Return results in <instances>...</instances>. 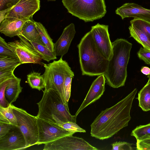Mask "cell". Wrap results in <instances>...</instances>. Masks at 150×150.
<instances>
[{
    "mask_svg": "<svg viewBox=\"0 0 150 150\" xmlns=\"http://www.w3.org/2000/svg\"><path fill=\"white\" fill-rule=\"evenodd\" d=\"M135 88L112 107L101 111L91 125V135L100 140L108 139L127 127L131 119L130 112L137 92Z\"/></svg>",
    "mask_w": 150,
    "mask_h": 150,
    "instance_id": "1",
    "label": "cell"
},
{
    "mask_svg": "<svg viewBox=\"0 0 150 150\" xmlns=\"http://www.w3.org/2000/svg\"><path fill=\"white\" fill-rule=\"evenodd\" d=\"M112 43V55L103 74L107 84L117 88L125 85L132 44L122 38L117 39Z\"/></svg>",
    "mask_w": 150,
    "mask_h": 150,
    "instance_id": "2",
    "label": "cell"
},
{
    "mask_svg": "<svg viewBox=\"0 0 150 150\" xmlns=\"http://www.w3.org/2000/svg\"><path fill=\"white\" fill-rule=\"evenodd\" d=\"M40 100L37 103L38 118L59 125L67 122L76 123V115H72L57 91L50 89L44 90Z\"/></svg>",
    "mask_w": 150,
    "mask_h": 150,
    "instance_id": "3",
    "label": "cell"
},
{
    "mask_svg": "<svg viewBox=\"0 0 150 150\" xmlns=\"http://www.w3.org/2000/svg\"><path fill=\"white\" fill-rule=\"evenodd\" d=\"M77 47L82 75L98 76L105 73L109 60L98 50L90 31L83 37Z\"/></svg>",
    "mask_w": 150,
    "mask_h": 150,
    "instance_id": "4",
    "label": "cell"
},
{
    "mask_svg": "<svg viewBox=\"0 0 150 150\" xmlns=\"http://www.w3.org/2000/svg\"><path fill=\"white\" fill-rule=\"evenodd\" d=\"M45 70L42 75L45 84V91L52 89L56 90L59 93L64 104L69 108L68 102L66 100L63 84L66 77L70 75L74 76L67 62L61 56L57 61L54 60L48 64L41 62Z\"/></svg>",
    "mask_w": 150,
    "mask_h": 150,
    "instance_id": "5",
    "label": "cell"
},
{
    "mask_svg": "<svg viewBox=\"0 0 150 150\" xmlns=\"http://www.w3.org/2000/svg\"><path fill=\"white\" fill-rule=\"evenodd\" d=\"M68 12L85 22L104 16L107 11L104 0H62Z\"/></svg>",
    "mask_w": 150,
    "mask_h": 150,
    "instance_id": "6",
    "label": "cell"
},
{
    "mask_svg": "<svg viewBox=\"0 0 150 150\" xmlns=\"http://www.w3.org/2000/svg\"><path fill=\"white\" fill-rule=\"evenodd\" d=\"M13 111L17 119L18 126L25 138L26 148L37 144L39 131L38 117L12 104Z\"/></svg>",
    "mask_w": 150,
    "mask_h": 150,
    "instance_id": "7",
    "label": "cell"
},
{
    "mask_svg": "<svg viewBox=\"0 0 150 150\" xmlns=\"http://www.w3.org/2000/svg\"><path fill=\"white\" fill-rule=\"evenodd\" d=\"M17 36L19 40L8 43L21 64L28 63L41 64L42 59L30 42L21 35Z\"/></svg>",
    "mask_w": 150,
    "mask_h": 150,
    "instance_id": "8",
    "label": "cell"
},
{
    "mask_svg": "<svg viewBox=\"0 0 150 150\" xmlns=\"http://www.w3.org/2000/svg\"><path fill=\"white\" fill-rule=\"evenodd\" d=\"M44 150H97L82 138L65 136L45 144Z\"/></svg>",
    "mask_w": 150,
    "mask_h": 150,
    "instance_id": "9",
    "label": "cell"
},
{
    "mask_svg": "<svg viewBox=\"0 0 150 150\" xmlns=\"http://www.w3.org/2000/svg\"><path fill=\"white\" fill-rule=\"evenodd\" d=\"M39 137L37 144H45L61 137L75 133L59 126L38 117Z\"/></svg>",
    "mask_w": 150,
    "mask_h": 150,
    "instance_id": "10",
    "label": "cell"
},
{
    "mask_svg": "<svg viewBox=\"0 0 150 150\" xmlns=\"http://www.w3.org/2000/svg\"><path fill=\"white\" fill-rule=\"evenodd\" d=\"M108 29V25L98 23L92 26L90 31L98 50L105 58L109 60L112 56V51Z\"/></svg>",
    "mask_w": 150,
    "mask_h": 150,
    "instance_id": "11",
    "label": "cell"
},
{
    "mask_svg": "<svg viewBox=\"0 0 150 150\" xmlns=\"http://www.w3.org/2000/svg\"><path fill=\"white\" fill-rule=\"evenodd\" d=\"M40 8V0H20L6 13L5 18L13 17L25 21L33 19V16Z\"/></svg>",
    "mask_w": 150,
    "mask_h": 150,
    "instance_id": "12",
    "label": "cell"
},
{
    "mask_svg": "<svg viewBox=\"0 0 150 150\" xmlns=\"http://www.w3.org/2000/svg\"><path fill=\"white\" fill-rule=\"evenodd\" d=\"M129 29L132 37L143 47L150 50V22L134 18L130 21Z\"/></svg>",
    "mask_w": 150,
    "mask_h": 150,
    "instance_id": "13",
    "label": "cell"
},
{
    "mask_svg": "<svg viewBox=\"0 0 150 150\" xmlns=\"http://www.w3.org/2000/svg\"><path fill=\"white\" fill-rule=\"evenodd\" d=\"M24 137L20 129L15 126L0 138V150H17L26 149Z\"/></svg>",
    "mask_w": 150,
    "mask_h": 150,
    "instance_id": "14",
    "label": "cell"
},
{
    "mask_svg": "<svg viewBox=\"0 0 150 150\" xmlns=\"http://www.w3.org/2000/svg\"><path fill=\"white\" fill-rule=\"evenodd\" d=\"M115 12L122 20L126 18L133 17L150 22V9L134 3H126L117 8Z\"/></svg>",
    "mask_w": 150,
    "mask_h": 150,
    "instance_id": "15",
    "label": "cell"
},
{
    "mask_svg": "<svg viewBox=\"0 0 150 150\" xmlns=\"http://www.w3.org/2000/svg\"><path fill=\"white\" fill-rule=\"evenodd\" d=\"M105 78L104 74L98 76L92 83L82 104L75 113L79 114L87 106L99 99L105 91Z\"/></svg>",
    "mask_w": 150,
    "mask_h": 150,
    "instance_id": "16",
    "label": "cell"
},
{
    "mask_svg": "<svg viewBox=\"0 0 150 150\" xmlns=\"http://www.w3.org/2000/svg\"><path fill=\"white\" fill-rule=\"evenodd\" d=\"M76 33L73 23L64 28L62 35L54 43V51L57 56L63 57L67 53Z\"/></svg>",
    "mask_w": 150,
    "mask_h": 150,
    "instance_id": "17",
    "label": "cell"
},
{
    "mask_svg": "<svg viewBox=\"0 0 150 150\" xmlns=\"http://www.w3.org/2000/svg\"><path fill=\"white\" fill-rule=\"evenodd\" d=\"M26 21L13 17L6 18L0 23V32L10 38L18 36Z\"/></svg>",
    "mask_w": 150,
    "mask_h": 150,
    "instance_id": "18",
    "label": "cell"
},
{
    "mask_svg": "<svg viewBox=\"0 0 150 150\" xmlns=\"http://www.w3.org/2000/svg\"><path fill=\"white\" fill-rule=\"evenodd\" d=\"M35 22L33 19L26 21L22 26L20 35L29 41L45 46L36 28Z\"/></svg>",
    "mask_w": 150,
    "mask_h": 150,
    "instance_id": "19",
    "label": "cell"
},
{
    "mask_svg": "<svg viewBox=\"0 0 150 150\" xmlns=\"http://www.w3.org/2000/svg\"><path fill=\"white\" fill-rule=\"evenodd\" d=\"M21 79L16 76L11 78L5 91L6 99L9 104L15 102L21 92L23 88L20 85Z\"/></svg>",
    "mask_w": 150,
    "mask_h": 150,
    "instance_id": "20",
    "label": "cell"
},
{
    "mask_svg": "<svg viewBox=\"0 0 150 150\" xmlns=\"http://www.w3.org/2000/svg\"><path fill=\"white\" fill-rule=\"evenodd\" d=\"M139 106L144 111L150 110V85L148 81L139 92Z\"/></svg>",
    "mask_w": 150,
    "mask_h": 150,
    "instance_id": "21",
    "label": "cell"
},
{
    "mask_svg": "<svg viewBox=\"0 0 150 150\" xmlns=\"http://www.w3.org/2000/svg\"><path fill=\"white\" fill-rule=\"evenodd\" d=\"M28 82L30 86L39 91L45 88V84L42 75L41 73L32 72L27 76Z\"/></svg>",
    "mask_w": 150,
    "mask_h": 150,
    "instance_id": "22",
    "label": "cell"
},
{
    "mask_svg": "<svg viewBox=\"0 0 150 150\" xmlns=\"http://www.w3.org/2000/svg\"><path fill=\"white\" fill-rule=\"evenodd\" d=\"M12 104L7 107L0 106V121L18 126L16 117L13 113Z\"/></svg>",
    "mask_w": 150,
    "mask_h": 150,
    "instance_id": "23",
    "label": "cell"
},
{
    "mask_svg": "<svg viewBox=\"0 0 150 150\" xmlns=\"http://www.w3.org/2000/svg\"><path fill=\"white\" fill-rule=\"evenodd\" d=\"M32 44L34 49L41 56L42 59L48 62L57 59V56L54 52L51 51L45 46L39 44L29 41Z\"/></svg>",
    "mask_w": 150,
    "mask_h": 150,
    "instance_id": "24",
    "label": "cell"
},
{
    "mask_svg": "<svg viewBox=\"0 0 150 150\" xmlns=\"http://www.w3.org/2000/svg\"><path fill=\"white\" fill-rule=\"evenodd\" d=\"M36 28L45 46L51 51L54 52V43L50 38L45 27L40 22H35Z\"/></svg>",
    "mask_w": 150,
    "mask_h": 150,
    "instance_id": "25",
    "label": "cell"
},
{
    "mask_svg": "<svg viewBox=\"0 0 150 150\" xmlns=\"http://www.w3.org/2000/svg\"><path fill=\"white\" fill-rule=\"evenodd\" d=\"M21 64L19 60L16 58L0 55V70L11 69Z\"/></svg>",
    "mask_w": 150,
    "mask_h": 150,
    "instance_id": "26",
    "label": "cell"
},
{
    "mask_svg": "<svg viewBox=\"0 0 150 150\" xmlns=\"http://www.w3.org/2000/svg\"><path fill=\"white\" fill-rule=\"evenodd\" d=\"M150 134V123L143 125L137 126L131 132V135L134 137L137 140Z\"/></svg>",
    "mask_w": 150,
    "mask_h": 150,
    "instance_id": "27",
    "label": "cell"
},
{
    "mask_svg": "<svg viewBox=\"0 0 150 150\" xmlns=\"http://www.w3.org/2000/svg\"><path fill=\"white\" fill-rule=\"evenodd\" d=\"M0 55L18 59L8 43H6L5 40L1 36H0Z\"/></svg>",
    "mask_w": 150,
    "mask_h": 150,
    "instance_id": "28",
    "label": "cell"
},
{
    "mask_svg": "<svg viewBox=\"0 0 150 150\" xmlns=\"http://www.w3.org/2000/svg\"><path fill=\"white\" fill-rule=\"evenodd\" d=\"M58 125L67 131L74 133L77 132H86L85 130L81 127L75 122H67L62 123Z\"/></svg>",
    "mask_w": 150,
    "mask_h": 150,
    "instance_id": "29",
    "label": "cell"
},
{
    "mask_svg": "<svg viewBox=\"0 0 150 150\" xmlns=\"http://www.w3.org/2000/svg\"><path fill=\"white\" fill-rule=\"evenodd\" d=\"M137 149L139 150H150V134L137 140Z\"/></svg>",
    "mask_w": 150,
    "mask_h": 150,
    "instance_id": "30",
    "label": "cell"
},
{
    "mask_svg": "<svg viewBox=\"0 0 150 150\" xmlns=\"http://www.w3.org/2000/svg\"><path fill=\"white\" fill-rule=\"evenodd\" d=\"M11 79L0 83V106L3 107H7L10 104L6 99L5 91L6 86L10 82Z\"/></svg>",
    "mask_w": 150,
    "mask_h": 150,
    "instance_id": "31",
    "label": "cell"
},
{
    "mask_svg": "<svg viewBox=\"0 0 150 150\" xmlns=\"http://www.w3.org/2000/svg\"><path fill=\"white\" fill-rule=\"evenodd\" d=\"M74 76L69 75L65 78L63 84L64 90L66 101L68 102L70 97L72 80Z\"/></svg>",
    "mask_w": 150,
    "mask_h": 150,
    "instance_id": "32",
    "label": "cell"
},
{
    "mask_svg": "<svg viewBox=\"0 0 150 150\" xmlns=\"http://www.w3.org/2000/svg\"><path fill=\"white\" fill-rule=\"evenodd\" d=\"M137 55L140 59L143 60L146 64L150 65V50L141 47Z\"/></svg>",
    "mask_w": 150,
    "mask_h": 150,
    "instance_id": "33",
    "label": "cell"
},
{
    "mask_svg": "<svg viewBox=\"0 0 150 150\" xmlns=\"http://www.w3.org/2000/svg\"><path fill=\"white\" fill-rule=\"evenodd\" d=\"M113 150H132V144L125 142L116 141L112 144Z\"/></svg>",
    "mask_w": 150,
    "mask_h": 150,
    "instance_id": "34",
    "label": "cell"
},
{
    "mask_svg": "<svg viewBox=\"0 0 150 150\" xmlns=\"http://www.w3.org/2000/svg\"><path fill=\"white\" fill-rule=\"evenodd\" d=\"M16 68L0 70V83L15 76L13 72Z\"/></svg>",
    "mask_w": 150,
    "mask_h": 150,
    "instance_id": "35",
    "label": "cell"
},
{
    "mask_svg": "<svg viewBox=\"0 0 150 150\" xmlns=\"http://www.w3.org/2000/svg\"><path fill=\"white\" fill-rule=\"evenodd\" d=\"M20 0H0V11L12 8Z\"/></svg>",
    "mask_w": 150,
    "mask_h": 150,
    "instance_id": "36",
    "label": "cell"
},
{
    "mask_svg": "<svg viewBox=\"0 0 150 150\" xmlns=\"http://www.w3.org/2000/svg\"><path fill=\"white\" fill-rule=\"evenodd\" d=\"M15 126L0 121V138L8 133Z\"/></svg>",
    "mask_w": 150,
    "mask_h": 150,
    "instance_id": "37",
    "label": "cell"
},
{
    "mask_svg": "<svg viewBox=\"0 0 150 150\" xmlns=\"http://www.w3.org/2000/svg\"><path fill=\"white\" fill-rule=\"evenodd\" d=\"M11 9V8H8L5 10L0 11V23L5 18L6 13Z\"/></svg>",
    "mask_w": 150,
    "mask_h": 150,
    "instance_id": "38",
    "label": "cell"
},
{
    "mask_svg": "<svg viewBox=\"0 0 150 150\" xmlns=\"http://www.w3.org/2000/svg\"><path fill=\"white\" fill-rule=\"evenodd\" d=\"M141 72L144 74L148 75L150 74V68L149 67H142L141 69Z\"/></svg>",
    "mask_w": 150,
    "mask_h": 150,
    "instance_id": "39",
    "label": "cell"
},
{
    "mask_svg": "<svg viewBox=\"0 0 150 150\" xmlns=\"http://www.w3.org/2000/svg\"><path fill=\"white\" fill-rule=\"evenodd\" d=\"M147 77L149 78V80L148 81V82H149L150 85V74L148 75Z\"/></svg>",
    "mask_w": 150,
    "mask_h": 150,
    "instance_id": "40",
    "label": "cell"
},
{
    "mask_svg": "<svg viewBox=\"0 0 150 150\" xmlns=\"http://www.w3.org/2000/svg\"><path fill=\"white\" fill-rule=\"evenodd\" d=\"M48 1H55L56 0H47Z\"/></svg>",
    "mask_w": 150,
    "mask_h": 150,
    "instance_id": "41",
    "label": "cell"
}]
</instances>
